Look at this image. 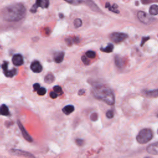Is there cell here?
<instances>
[{
  "label": "cell",
  "instance_id": "6da1fadb",
  "mask_svg": "<svg viewBox=\"0 0 158 158\" xmlns=\"http://www.w3.org/2000/svg\"><path fill=\"white\" fill-rule=\"evenodd\" d=\"M26 15V8L22 3L11 4L1 11V19L8 22H17L22 20Z\"/></svg>",
  "mask_w": 158,
  "mask_h": 158
},
{
  "label": "cell",
  "instance_id": "7a4b0ae2",
  "mask_svg": "<svg viewBox=\"0 0 158 158\" xmlns=\"http://www.w3.org/2000/svg\"><path fill=\"white\" fill-rule=\"evenodd\" d=\"M93 96L99 100L106 103L108 105H114L115 96L112 90L104 85H97L92 88Z\"/></svg>",
  "mask_w": 158,
  "mask_h": 158
},
{
  "label": "cell",
  "instance_id": "3957f363",
  "mask_svg": "<svg viewBox=\"0 0 158 158\" xmlns=\"http://www.w3.org/2000/svg\"><path fill=\"white\" fill-rule=\"evenodd\" d=\"M153 137V131L150 129H143L140 131L137 136V141L140 144H146Z\"/></svg>",
  "mask_w": 158,
  "mask_h": 158
},
{
  "label": "cell",
  "instance_id": "277c9868",
  "mask_svg": "<svg viewBox=\"0 0 158 158\" xmlns=\"http://www.w3.org/2000/svg\"><path fill=\"white\" fill-rule=\"evenodd\" d=\"M137 17L138 20L144 24L149 25L155 22L156 19L151 16L148 15L146 12L140 11L137 12Z\"/></svg>",
  "mask_w": 158,
  "mask_h": 158
},
{
  "label": "cell",
  "instance_id": "5b68a950",
  "mask_svg": "<svg viewBox=\"0 0 158 158\" xmlns=\"http://www.w3.org/2000/svg\"><path fill=\"white\" fill-rule=\"evenodd\" d=\"M128 37L129 36L127 34L120 32H114L111 34L109 36L110 39L116 43H119L122 42Z\"/></svg>",
  "mask_w": 158,
  "mask_h": 158
},
{
  "label": "cell",
  "instance_id": "8992f818",
  "mask_svg": "<svg viewBox=\"0 0 158 158\" xmlns=\"http://www.w3.org/2000/svg\"><path fill=\"white\" fill-rule=\"evenodd\" d=\"M2 69L3 70L4 74L6 75L7 77H12L17 74V70L16 69H13L12 70H8V62L6 61H4L2 64Z\"/></svg>",
  "mask_w": 158,
  "mask_h": 158
},
{
  "label": "cell",
  "instance_id": "52a82bcc",
  "mask_svg": "<svg viewBox=\"0 0 158 158\" xmlns=\"http://www.w3.org/2000/svg\"><path fill=\"white\" fill-rule=\"evenodd\" d=\"M11 152L13 155L18 156H22L25 158H36L31 153L21 150H18V149H12Z\"/></svg>",
  "mask_w": 158,
  "mask_h": 158
},
{
  "label": "cell",
  "instance_id": "ba28073f",
  "mask_svg": "<svg viewBox=\"0 0 158 158\" xmlns=\"http://www.w3.org/2000/svg\"><path fill=\"white\" fill-rule=\"evenodd\" d=\"M17 124L18 126H19V127L21 131V133L22 134V136L27 141L29 142H33V138H31V137L29 134V133L27 132V131L26 130V129L24 128V127L22 125V124L21 122L19 120H17Z\"/></svg>",
  "mask_w": 158,
  "mask_h": 158
},
{
  "label": "cell",
  "instance_id": "9c48e42d",
  "mask_svg": "<svg viewBox=\"0 0 158 158\" xmlns=\"http://www.w3.org/2000/svg\"><path fill=\"white\" fill-rule=\"evenodd\" d=\"M146 151L149 154L152 155H158V143L155 142L150 144L146 148Z\"/></svg>",
  "mask_w": 158,
  "mask_h": 158
},
{
  "label": "cell",
  "instance_id": "30bf717a",
  "mask_svg": "<svg viewBox=\"0 0 158 158\" xmlns=\"http://www.w3.org/2000/svg\"><path fill=\"white\" fill-rule=\"evenodd\" d=\"M30 69L35 73H40V72L42 71L43 67L39 61H34L33 62H31L30 65Z\"/></svg>",
  "mask_w": 158,
  "mask_h": 158
},
{
  "label": "cell",
  "instance_id": "8fae6325",
  "mask_svg": "<svg viewBox=\"0 0 158 158\" xmlns=\"http://www.w3.org/2000/svg\"><path fill=\"white\" fill-rule=\"evenodd\" d=\"M12 61L13 64L17 66H20L24 64L23 57L20 54H17V55H15L13 56Z\"/></svg>",
  "mask_w": 158,
  "mask_h": 158
},
{
  "label": "cell",
  "instance_id": "7c38bea8",
  "mask_svg": "<svg viewBox=\"0 0 158 158\" xmlns=\"http://www.w3.org/2000/svg\"><path fill=\"white\" fill-rule=\"evenodd\" d=\"M64 53L62 51L57 52L54 55V61L56 63H61L64 60Z\"/></svg>",
  "mask_w": 158,
  "mask_h": 158
},
{
  "label": "cell",
  "instance_id": "4fadbf2b",
  "mask_svg": "<svg viewBox=\"0 0 158 158\" xmlns=\"http://www.w3.org/2000/svg\"><path fill=\"white\" fill-rule=\"evenodd\" d=\"M35 4L37 6L42 8H48L49 5V2L48 0H38L36 1Z\"/></svg>",
  "mask_w": 158,
  "mask_h": 158
},
{
  "label": "cell",
  "instance_id": "5bb4252c",
  "mask_svg": "<svg viewBox=\"0 0 158 158\" xmlns=\"http://www.w3.org/2000/svg\"><path fill=\"white\" fill-rule=\"evenodd\" d=\"M105 7L106 8H107L108 10H109V11H111L112 12L116 13V14H119V11L117 10V8H118V6H117L116 4H112V6H111L109 3H106Z\"/></svg>",
  "mask_w": 158,
  "mask_h": 158
},
{
  "label": "cell",
  "instance_id": "9a60e30c",
  "mask_svg": "<svg viewBox=\"0 0 158 158\" xmlns=\"http://www.w3.org/2000/svg\"><path fill=\"white\" fill-rule=\"evenodd\" d=\"M55 76H54V75L52 73H51V72L50 73H48L46 76H45L44 79V82L48 84L52 83L54 81H55Z\"/></svg>",
  "mask_w": 158,
  "mask_h": 158
},
{
  "label": "cell",
  "instance_id": "2e32d148",
  "mask_svg": "<svg viewBox=\"0 0 158 158\" xmlns=\"http://www.w3.org/2000/svg\"><path fill=\"white\" fill-rule=\"evenodd\" d=\"M10 114V111L6 105H3L0 107V115L4 116H8Z\"/></svg>",
  "mask_w": 158,
  "mask_h": 158
},
{
  "label": "cell",
  "instance_id": "e0dca14e",
  "mask_svg": "<svg viewBox=\"0 0 158 158\" xmlns=\"http://www.w3.org/2000/svg\"><path fill=\"white\" fill-rule=\"evenodd\" d=\"M74 110H75V108H74V106L67 105V106H66L65 107H63L62 112H64L66 115H69L70 114L72 113V112H73L74 111Z\"/></svg>",
  "mask_w": 158,
  "mask_h": 158
},
{
  "label": "cell",
  "instance_id": "ac0fdd59",
  "mask_svg": "<svg viewBox=\"0 0 158 158\" xmlns=\"http://www.w3.org/2000/svg\"><path fill=\"white\" fill-rule=\"evenodd\" d=\"M144 94L148 97L157 98L158 95L157 89H156L154 90H150V91H145L144 92Z\"/></svg>",
  "mask_w": 158,
  "mask_h": 158
},
{
  "label": "cell",
  "instance_id": "d6986e66",
  "mask_svg": "<svg viewBox=\"0 0 158 158\" xmlns=\"http://www.w3.org/2000/svg\"><path fill=\"white\" fill-rule=\"evenodd\" d=\"M115 63L116 66L118 67H119V68H122V67L124 66V64L123 59L119 56H116Z\"/></svg>",
  "mask_w": 158,
  "mask_h": 158
},
{
  "label": "cell",
  "instance_id": "ffe728a7",
  "mask_svg": "<svg viewBox=\"0 0 158 158\" xmlns=\"http://www.w3.org/2000/svg\"><path fill=\"white\" fill-rule=\"evenodd\" d=\"M113 49H114V45L111 43H109L106 48H101L100 50L103 52L109 53L112 52Z\"/></svg>",
  "mask_w": 158,
  "mask_h": 158
},
{
  "label": "cell",
  "instance_id": "44dd1931",
  "mask_svg": "<svg viewBox=\"0 0 158 158\" xmlns=\"http://www.w3.org/2000/svg\"><path fill=\"white\" fill-rule=\"evenodd\" d=\"M149 12H150V14L153 16H156L158 14V6L157 4H153L152 5L150 8V10H149Z\"/></svg>",
  "mask_w": 158,
  "mask_h": 158
},
{
  "label": "cell",
  "instance_id": "7402d4cb",
  "mask_svg": "<svg viewBox=\"0 0 158 158\" xmlns=\"http://www.w3.org/2000/svg\"><path fill=\"white\" fill-rule=\"evenodd\" d=\"M84 3H86L88 4V5L94 11H100V9H99L95 4H94L93 1H84Z\"/></svg>",
  "mask_w": 158,
  "mask_h": 158
},
{
  "label": "cell",
  "instance_id": "603a6c76",
  "mask_svg": "<svg viewBox=\"0 0 158 158\" xmlns=\"http://www.w3.org/2000/svg\"><path fill=\"white\" fill-rule=\"evenodd\" d=\"M82 25V21L80 19H75L74 21V25L75 28H79Z\"/></svg>",
  "mask_w": 158,
  "mask_h": 158
},
{
  "label": "cell",
  "instance_id": "cb8c5ba5",
  "mask_svg": "<svg viewBox=\"0 0 158 158\" xmlns=\"http://www.w3.org/2000/svg\"><path fill=\"white\" fill-rule=\"evenodd\" d=\"M53 90H54V92H55L57 94H61H61H63V92L61 87L60 86H58V85H56V86L54 87Z\"/></svg>",
  "mask_w": 158,
  "mask_h": 158
},
{
  "label": "cell",
  "instance_id": "d4e9b609",
  "mask_svg": "<svg viewBox=\"0 0 158 158\" xmlns=\"http://www.w3.org/2000/svg\"><path fill=\"white\" fill-rule=\"evenodd\" d=\"M86 55L90 59H94L96 57V53L93 51H88L86 53Z\"/></svg>",
  "mask_w": 158,
  "mask_h": 158
},
{
  "label": "cell",
  "instance_id": "484cf974",
  "mask_svg": "<svg viewBox=\"0 0 158 158\" xmlns=\"http://www.w3.org/2000/svg\"><path fill=\"white\" fill-rule=\"evenodd\" d=\"M47 93V89L45 88L42 87L40 88V89L37 91V93L40 96H43Z\"/></svg>",
  "mask_w": 158,
  "mask_h": 158
},
{
  "label": "cell",
  "instance_id": "4316f807",
  "mask_svg": "<svg viewBox=\"0 0 158 158\" xmlns=\"http://www.w3.org/2000/svg\"><path fill=\"white\" fill-rule=\"evenodd\" d=\"M67 3H70L73 5H78L79 4L83 3V1H80V0H72V1H66Z\"/></svg>",
  "mask_w": 158,
  "mask_h": 158
},
{
  "label": "cell",
  "instance_id": "83f0119b",
  "mask_svg": "<svg viewBox=\"0 0 158 158\" xmlns=\"http://www.w3.org/2000/svg\"><path fill=\"white\" fill-rule=\"evenodd\" d=\"M106 117L108 119H112L114 117V112L112 110L107 111L106 112Z\"/></svg>",
  "mask_w": 158,
  "mask_h": 158
},
{
  "label": "cell",
  "instance_id": "f1b7e54d",
  "mask_svg": "<svg viewBox=\"0 0 158 158\" xmlns=\"http://www.w3.org/2000/svg\"><path fill=\"white\" fill-rule=\"evenodd\" d=\"M75 143L76 144H77L78 146H82L83 145V144H84V140L82 139H80V138H78V139H77L76 140H75Z\"/></svg>",
  "mask_w": 158,
  "mask_h": 158
},
{
  "label": "cell",
  "instance_id": "f546056e",
  "mask_svg": "<svg viewBox=\"0 0 158 158\" xmlns=\"http://www.w3.org/2000/svg\"><path fill=\"white\" fill-rule=\"evenodd\" d=\"M98 115L96 113H92L90 116V119L92 121H96L98 120Z\"/></svg>",
  "mask_w": 158,
  "mask_h": 158
},
{
  "label": "cell",
  "instance_id": "4dcf8cb0",
  "mask_svg": "<svg viewBox=\"0 0 158 158\" xmlns=\"http://www.w3.org/2000/svg\"><path fill=\"white\" fill-rule=\"evenodd\" d=\"M82 61L84 63V64H85V65L87 66V65L90 64V61L88 60L86 56H82Z\"/></svg>",
  "mask_w": 158,
  "mask_h": 158
},
{
  "label": "cell",
  "instance_id": "1f68e13d",
  "mask_svg": "<svg viewBox=\"0 0 158 158\" xmlns=\"http://www.w3.org/2000/svg\"><path fill=\"white\" fill-rule=\"evenodd\" d=\"M37 9H38V7L37 6V5H36L35 4H34L33 6L31 7V8L30 9V12H32V13H35L37 11Z\"/></svg>",
  "mask_w": 158,
  "mask_h": 158
},
{
  "label": "cell",
  "instance_id": "d6a6232c",
  "mask_svg": "<svg viewBox=\"0 0 158 158\" xmlns=\"http://www.w3.org/2000/svg\"><path fill=\"white\" fill-rule=\"evenodd\" d=\"M49 96H50V97L53 99H56L57 96H58V94H56L55 92H51L50 93V94H49Z\"/></svg>",
  "mask_w": 158,
  "mask_h": 158
},
{
  "label": "cell",
  "instance_id": "836d02e7",
  "mask_svg": "<svg viewBox=\"0 0 158 158\" xmlns=\"http://www.w3.org/2000/svg\"><path fill=\"white\" fill-rule=\"evenodd\" d=\"M33 87H34V91L37 92L38 90L40 89V85L39 83H35Z\"/></svg>",
  "mask_w": 158,
  "mask_h": 158
},
{
  "label": "cell",
  "instance_id": "e575fe53",
  "mask_svg": "<svg viewBox=\"0 0 158 158\" xmlns=\"http://www.w3.org/2000/svg\"><path fill=\"white\" fill-rule=\"evenodd\" d=\"M149 39H150V37H143L142 38V43H141V47H143V45L144 44V43H145L146 41H148Z\"/></svg>",
  "mask_w": 158,
  "mask_h": 158
},
{
  "label": "cell",
  "instance_id": "d590c367",
  "mask_svg": "<svg viewBox=\"0 0 158 158\" xmlns=\"http://www.w3.org/2000/svg\"><path fill=\"white\" fill-rule=\"evenodd\" d=\"M66 42L67 44V45H68V46H71L72 44V39L69 38H66Z\"/></svg>",
  "mask_w": 158,
  "mask_h": 158
},
{
  "label": "cell",
  "instance_id": "8d00e7d4",
  "mask_svg": "<svg viewBox=\"0 0 158 158\" xmlns=\"http://www.w3.org/2000/svg\"><path fill=\"white\" fill-rule=\"evenodd\" d=\"M72 41H73L75 43L78 44L79 43V42H80L79 38V37H75L73 39H72Z\"/></svg>",
  "mask_w": 158,
  "mask_h": 158
},
{
  "label": "cell",
  "instance_id": "74e56055",
  "mask_svg": "<svg viewBox=\"0 0 158 158\" xmlns=\"http://www.w3.org/2000/svg\"><path fill=\"white\" fill-rule=\"evenodd\" d=\"M85 93V90H84L83 89H81V90H80L79 91V92H78V94H79V95L81 96V95H83V94H84V93Z\"/></svg>",
  "mask_w": 158,
  "mask_h": 158
},
{
  "label": "cell",
  "instance_id": "f35d334b",
  "mask_svg": "<svg viewBox=\"0 0 158 158\" xmlns=\"http://www.w3.org/2000/svg\"><path fill=\"white\" fill-rule=\"evenodd\" d=\"M59 17H60L61 19H62V18H64V15H63L62 14H59Z\"/></svg>",
  "mask_w": 158,
  "mask_h": 158
},
{
  "label": "cell",
  "instance_id": "ab89813d",
  "mask_svg": "<svg viewBox=\"0 0 158 158\" xmlns=\"http://www.w3.org/2000/svg\"><path fill=\"white\" fill-rule=\"evenodd\" d=\"M145 158H151V157H145Z\"/></svg>",
  "mask_w": 158,
  "mask_h": 158
}]
</instances>
